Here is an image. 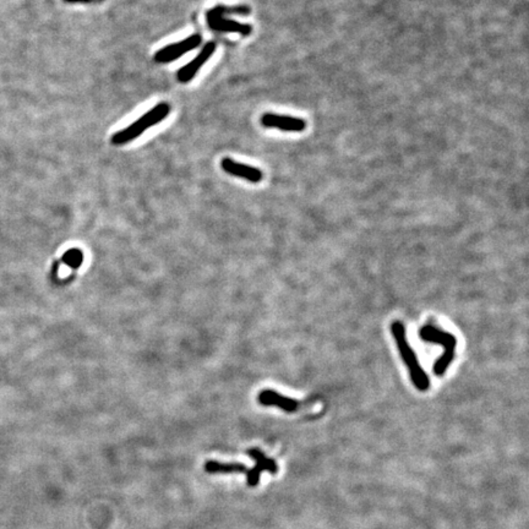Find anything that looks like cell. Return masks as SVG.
<instances>
[{
    "mask_svg": "<svg viewBox=\"0 0 529 529\" xmlns=\"http://www.w3.org/2000/svg\"><path fill=\"white\" fill-rule=\"evenodd\" d=\"M391 332H392L393 337L397 343L399 354L402 356L404 364L408 367L409 375H410L414 386L422 392L429 390V376L420 365L413 348L409 346L407 336H406V327H404V324L401 321H394L391 324Z\"/></svg>",
    "mask_w": 529,
    "mask_h": 529,
    "instance_id": "cell-1",
    "label": "cell"
},
{
    "mask_svg": "<svg viewBox=\"0 0 529 529\" xmlns=\"http://www.w3.org/2000/svg\"><path fill=\"white\" fill-rule=\"evenodd\" d=\"M419 337L425 342L435 343L445 349V353L436 361L434 365V372L436 376H442L445 374L447 367H450L451 363L455 359V351H456L457 340L455 336L440 330L435 326L425 325L420 329Z\"/></svg>",
    "mask_w": 529,
    "mask_h": 529,
    "instance_id": "cell-2",
    "label": "cell"
},
{
    "mask_svg": "<svg viewBox=\"0 0 529 529\" xmlns=\"http://www.w3.org/2000/svg\"><path fill=\"white\" fill-rule=\"evenodd\" d=\"M169 112H171V105L166 102L155 105L153 110H148L139 121H134L125 129L116 132L112 137V144L118 146V145H124L135 140L145 131L148 130L151 126L161 123L169 114Z\"/></svg>",
    "mask_w": 529,
    "mask_h": 529,
    "instance_id": "cell-3",
    "label": "cell"
},
{
    "mask_svg": "<svg viewBox=\"0 0 529 529\" xmlns=\"http://www.w3.org/2000/svg\"><path fill=\"white\" fill-rule=\"evenodd\" d=\"M201 40L202 38L199 35H193L180 42L166 46L155 54V60L161 64L171 63L175 59L180 58L185 53L199 47Z\"/></svg>",
    "mask_w": 529,
    "mask_h": 529,
    "instance_id": "cell-4",
    "label": "cell"
},
{
    "mask_svg": "<svg viewBox=\"0 0 529 529\" xmlns=\"http://www.w3.org/2000/svg\"><path fill=\"white\" fill-rule=\"evenodd\" d=\"M248 455L255 460V466L249 469L247 474V483L249 487H257L260 482V476L263 471H268L271 474H277V463L272 458L263 455V452L259 449H249L247 451Z\"/></svg>",
    "mask_w": 529,
    "mask_h": 529,
    "instance_id": "cell-5",
    "label": "cell"
},
{
    "mask_svg": "<svg viewBox=\"0 0 529 529\" xmlns=\"http://www.w3.org/2000/svg\"><path fill=\"white\" fill-rule=\"evenodd\" d=\"M261 124L266 128H272L278 130L289 131V132H302L306 128V121L290 116H281L275 113L262 114Z\"/></svg>",
    "mask_w": 529,
    "mask_h": 529,
    "instance_id": "cell-6",
    "label": "cell"
},
{
    "mask_svg": "<svg viewBox=\"0 0 529 529\" xmlns=\"http://www.w3.org/2000/svg\"><path fill=\"white\" fill-rule=\"evenodd\" d=\"M215 42L206 43L205 47L199 53V55L194 60H191L190 63L184 65L183 68L179 70L178 73H177V78H178L179 81L182 84H187L190 80L193 79L200 69L202 68V65L209 62V59L212 57V54L215 53Z\"/></svg>",
    "mask_w": 529,
    "mask_h": 529,
    "instance_id": "cell-7",
    "label": "cell"
},
{
    "mask_svg": "<svg viewBox=\"0 0 529 529\" xmlns=\"http://www.w3.org/2000/svg\"><path fill=\"white\" fill-rule=\"evenodd\" d=\"M220 167L227 173L234 175V177L245 179V180L250 182V183H260L262 178H263V174H262L260 169L252 167V166H248V164H244V163L236 162V161L232 159V158H223L222 162H220Z\"/></svg>",
    "mask_w": 529,
    "mask_h": 529,
    "instance_id": "cell-8",
    "label": "cell"
},
{
    "mask_svg": "<svg viewBox=\"0 0 529 529\" xmlns=\"http://www.w3.org/2000/svg\"><path fill=\"white\" fill-rule=\"evenodd\" d=\"M259 402L265 407H278L287 413H293L299 407L298 401L282 396L272 390H265L259 394Z\"/></svg>",
    "mask_w": 529,
    "mask_h": 529,
    "instance_id": "cell-9",
    "label": "cell"
},
{
    "mask_svg": "<svg viewBox=\"0 0 529 529\" xmlns=\"http://www.w3.org/2000/svg\"><path fill=\"white\" fill-rule=\"evenodd\" d=\"M207 25L214 31L239 33L241 36H249L252 32V27L250 25L233 21V20L225 19V17H209Z\"/></svg>",
    "mask_w": 529,
    "mask_h": 529,
    "instance_id": "cell-10",
    "label": "cell"
},
{
    "mask_svg": "<svg viewBox=\"0 0 529 529\" xmlns=\"http://www.w3.org/2000/svg\"><path fill=\"white\" fill-rule=\"evenodd\" d=\"M250 468L241 463H220L217 461H207L205 463V471L211 474H244L247 476Z\"/></svg>",
    "mask_w": 529,
    "mask_h": 529,
    "instance_id": "cell-11",
    "label": "cell"
},
{
    "mask_svg": "<svg viewBox=\"0 0 529 529\" xmlns=\"http://www.w3.org/2000/svg\"><path fill=\"white\" fill-rule=\"evenodd\" d=\"M252 12V9L247 6H216L207 11L206 17H225V15H249Z\"/></svg>",
    "mask_w": 529,
    "mask_h": 529,
    "instance_id": "cell-12",
    "label": "cell"
},
{
    "mask_svg": "<svg viewBox=\"0 0 529 529\" xmlns=\"http://www.w3.org/2000/svg\"><path fill=\"white\" fill-rule=\"evenodd\" d=\"M62 261L64 263H67L69 268H71L73 270H78L83 265V261H84V254L79 249H70V250L64 254Z\"/></svg>",
    "mask_w": 529,
    "mask_h": 529,
    "instance_id": "cell-13",
    "label": "cell"
},
{
    "mask_svg": "<svg viewBox=\"0 0 529 529\" xmlns=\"http://www.w3.org/2000/svg\"><path fill=\"white\" fill-rule=\"evenodd\" d=\"M64 1L69 3V4H89V3H94L98 0H64Z\"/></svg>",
    "mask_w": 529,
    "mask_h": 529,
    "instance_id": "cell-14",
    "label": "cell"
}]
</instances>
